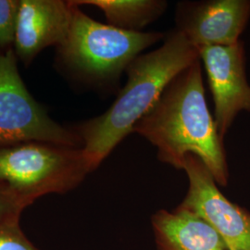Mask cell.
Returning a JSON list of instances; mask_svg holds the SVG:
<instances>
[{"mask_svg": "<svg viewBox=\"0 0 250 250\" xmlns=\"http://www.w3.org/2000/svg\"><path fill=\"white\" fill-rule=\"evenodd\" d=\"M198 59L197 47L174 30L165 35L158 49L133 61L125 71L127 82L111 107L74 130L92 171L133 133L135 124L155 105L170 81Z\"/></svg>", "mask_w": 250, "mask_h": 250, "instance_id": "7a4b0ae2", "label": "cell"}, {"mask_svg": "<svg viewBox=\"0 0 250 250\" xmlns=\"http://www.w3.org/2000/svg\"><path fill=\"white\" fill-rule=\"evenodd\" d=\"M25 208L26 206L7 186L0 183V226L20 220L21 212Z\"/></svg>", "mask_w": 250, "mask_h": 250, "instance_id": "5bb4252c", "label": "cell"}, {"mask_svg": "<svg viewBox=\"0 0 250 250\" xmlns=\"http://www.w3.org/2000/svg\"><path fill=\"white\" fill-rule=\"evenodd\" d=\"M133 133L156 146L162 162L183 170L187 155H196L218 185H227L224 140L206 102L200 59L170 81Z\"/></svg>", "mask_w": 250, "mask_h": 250, "instance_id": "6da1fadb", "label": "cell"}, {"mask_svg": "<svg viewBox=\"0 0 250 250\" xmlns=\"http://www.w3.org/2000/svg\"><path fill=\"white\" fill-rule=\"evenodd\" d=\"M151 222L158 250H228L210 225L181 207L156 212Z\"/></svg>", "mask_w": 250, "mask_h": 250, "instance_id": "30bf717a", "label": "cell"}, {"mask_svg": "<svg viewBox=\"0 0 250 250\" xmlns=\"http://www.w3.org/2000/svg\"><path fill=\"white\" fill-rule=\"evenodd\" d=\"M197 49L213 98L215 124L224 140L236 115L242 110L250 111L244 45L238 41L233 45H206Z\"/></svg>", "mask_w": 250, "mask_h": 250, "instance_id": "52a82bcc", "label": "cell"}, {"mask_svg": "<svg viewBox=\"0 0 250 250\" xmlns=\"http://www.w3.org/2000/svg\"><path fill=\"white\" fill-rule=\"evenodd\" d=\"M72 5L62 0H20L14 48L25 63L49 45L57 47L68 36Z\"/></svg>", "mask_w": 250, "mask_h": 250, "instance_id": "9c48e42d", "label": "cell"}, {"mask_svg": "<svg viewBox=\"0 0 250 250\" xmlns=\"http://www.w3.org/2000/svg\"><path fill=\"white\" fill-rule=\"evenodd\" d=\"M71 4V26L58 46L59 55L73 74L90 83H116L146 48L165 37L161 32H130L100 23Z\"/></svg>", "mask_w": 250, "mask_h": 250, "instance_id": "3957f363", "label": "cell"}, {"mask_svg": "<svg viewBox=\"0 0 250 250\" xmlns=\"http://www.w3.org/2000/svg\"><path fill=\"white\" fill-rule=\"evenodd\" d=\"M0 250H40L22 232L20 220L0 226Z\"/></svg>", "mask_w": 250, "mask_h": 250, "instance_id": "4fadbf2b", "label": "cell"}, {"mask_svg": "<svg viewBox=\"0 0 250 250\" xmlns=\"http://www.w3.org/2000/svg\"><path fill=\"white\" fill-rule=\"evenodd\" d=\"M189 188L179 207L197 215L220 234L228 250H250V214L229 201L216 186L204 162L193 154L185 159Z\"/></svg>", "mask_w": 250, "mask_h": 250, "instance_id": "8992f818", "label": "cell"}, {"mask_svg": "<svg viewBox=\"0 0 250 250\" xmlns=\"http://www.w3.org/2000/svg\"><path fill=\"white\" fill-rule=\"evenodd\" d=\"M20 0H0V48L9 50L14 45Z\"/></svg>", "mask_w": 250, "mask_h": 250, "instance_id": "7c38bea8", "label": "cell"}, {"mask_svg": "<svg viewBox=\"0 0 250 250\" xmlns=\"http://www.w3.org/2000/svg\"><path fill=\"white\" fill-rule=\"evenodd\" d=\"M76 6L91 5L101 9L111 26L130 32L141 30L161 17L167 9L162 0H76Z\"/></svg>", "mask_w": 250, "mask_h": 250, "instance_id": "8fae6325", "label": "cell"}, {"mask_svg": "<svg viewBox=\"0 0 250 250\" xmlns=\"http://www.w3.org/2000/svg\"><path fill=\"white\" fill-rule=\"evenodd\" d=\"M92 170L82 147L27 142L0 147V183L24 204L78 187Z\"/></svg>", "mask_w": 250, "mask_h": 250, "instance_id": "277c9868", "label": "cell"}, {"mask_svg": "<svg viewBox=\"0 0 250 250\" xmlns=\"http://www.w3.org/2000/svg\"><path fill=\"white\" fill-rule=\"evenodd\" d=\"M250 17L248 0L183 1L177 4L176 31L196 47L239 41Z\"/></svg>", "mask_w": 250, "mask_h": 250, "instance_id": "ba28073f", "label": "cell"}, {"mask_svg": "<svg viewBox=\"0 0 250 250\" xmlns=\"http://www.w3.org/2000/svg\"><path fill=\"white\" fill-rule=\"evenodd\" d=\"M27 142L82 147L79 135L57 124L30 93L19 74L13 49L0 53V147Z\"/></svg>", "mask_w": 250, "mask_h": 250, "instance_id": "5b68a950", "label": "cell"}]
</instances>
